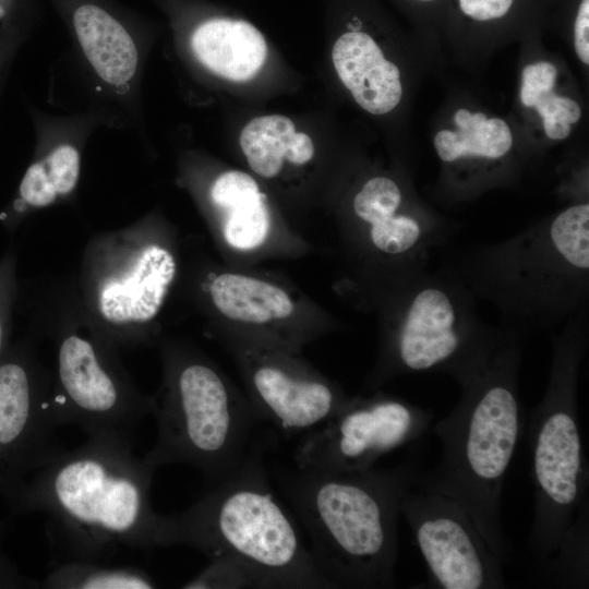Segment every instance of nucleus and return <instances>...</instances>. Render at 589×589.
I'll return each instance as SVG.
<instances>
[{"label": "nucleus", "mask_w": 589, "mask_h": 589, "mask_svg": "<svg viewBox=\"0 0 589 589\" xmlns=\"http://www.w3.org/2000/svg\"><path fill=\"white\" fill-rule=\"evenodd\" d=\"M380 347L365 390L402 375L438 373L460 386L488 360L507 330L485 324L477 300L446 266L426 268L375 306Z\"/></svg>", "instance_id": "6"}, {"label": "nucleus", "mask_w": 589, "mask_h": 589, "mask_svg": "<svg viewBox=\"0 0 589 589\" xmlns=\"http://www.w3.org/2000/svg\"><path fill=\"white\" fill-rule=\"evenodd\" d=\"M228 340L261 421L285 435L317 428L351 398L302 359L299 350L236 336H228Z\"/></svg>", "instance_id": "12"}, {"label": "nucleus", "mask_w": 589, "mask_h": 589, "mask_svg": "<svg viewBox=\"0 0 589 589\" xmlns=\"http://www.w3.org/2000/svg\"><path fill=\"white\" fill-rule=\"evenodd\" d=\"M460 12L477 22H489L506 16L515 0H457Z\"/></svg>", "instance_id": "26"}, {"label": "nucleus", "mask_w": 589, "mask_h": 589, "mask_svg": "<svg viewBox=\"0 0 589 589\" xmlns=\"http://www.w3.org/2000/svg\"><path fill=\"white\" fill-rule=\"evenodd\" d=\"M413 461L350 473H276L330 588H394L398 520L413 486Z\"/></svg>", "instance_id": "4"}, {"label": "nucleus", "mask_w": 589, "mask_h": 589, "mask_svg": "<svg viewBox=\"0 0 589 589\" xmlns=\"http://www.w3.org/2000/svg\"><path fill=\"white\" fill-rule=\"evenodd\" d=\"M557 79L556 68L546 61L528 64L522 70V84L520 91L543 92L552 91Z\"/></svg>", "instance_id": "27"}, {"label": "nucleus", "mask_w": 589, "mask_h": 589, "mask_svg": "<svg viewBox=\"0 0 589 589\" xmlns=\"http://www.w3.org/2000/svg\"><path fill=\"white\" fill-rule=\"evenodd\" d=\"M524 340L506 333L462 385L454 409L433 428L441 443L436 466L413 486L461 503L504 563L510 545L501 524V494L524 426L519 371Z\"/></svg>", "instance_id": "2"}, {"label": "nucleus", "mask_w": 589, "mask_h": 589, "mask_svg": "<svg viewBox=\"0 0 589 589\" xmlns=\"http://www.w3.org/2000/svg\"><path fill=\"white\" fill-rule=\"evenodd\" d=\"M205 292L229 336L272 342L296 350L320 330L304 323L302 300L276 279L238 269L213 273Z\"/></svg>", "instance_id": "15"}, {"label": "nucleus", "mask_w": 589, "mask_h": 589, "mask_svg": "<svg viewBox=\"0 0 589 589\" xmlns=\"http://www.w3.org/2000/svg\"><path fill=\"white\" fill-rule=\"evenodd\" d=\"M155 470L131 440L92 435L40 466L28 500L45 512L47 536L65 561L105 563L120 548L176 545L172 516L151 503Z\"/></svg>", "instance_id": "1"}, {"label": "nucleus", "mask_w": 589, "mask_h": 589, "mask_svg": "<svg viewBox=\"0 0 589 589\" xmlns=\"http://www.w3.org/2000/svg\"><path fill=\"white\" fill-rule=\"evenodd\" d=\"M335 70L361 108L373 115L392 111L400 101V72L386 60L374 39L363 32H348L332 51Z\"/></svg>", "instance_id": "17"}, {"label": "nucleus", "mask_w": 589, "mask_h": 589, "mask_svg": "<svg viewBox=\"0 0 589 589\" xmlns=\"http://www.w3.org/2000/svg\"><path fill=\"white\" fill-rule=\"evenodd\" d=\"M185 589L264 588L260 577L243 563L216 556L195 576L181 586Z\"/></svg>", "instance_id": "25"}, {"label": "nucleus", "mask_w": 589, "mask_h": 589, "mask_svg": "<svg viewBox=\"0 0 589 589\" xmlns=\"http://www.w3.org/2000/svg\"><path fill=\"white\" fill-rule=\"evenodd\" d=\"M445 266L498 312L503 329L522 339L555 329L589 306V204L465 249Z\"/></svg>", "instance_id": "3"}, {"label": "nucleus", "mask_w": 589, "mask_h": 589, "mask_svg": "<svg viewBox=\"0 0 589 589\" xmlns=\"http://www.w3.org/2000/svg\"><path fill=\"white\" fill-rule=\"evenodd\" d=\"M176 545L232 557L264 588H330L289 512L275 495L260 446L187 509L171 515Z\"/></svg>", "instance_id": "5"}, {"label": "nucleus", "mask_w": 589, "mask_h": 589, "mask_svg": "<svg viewBox=\"0 0 589 589\" xmlns=\"http://www.w3.org/2000/svg\"><path fill=\"white\" fill-rule=\"evenodd\" d=\"M1 344H2V328H1V325H0V349H1Z\"/></svg>", "instance_id": "29"}, {"label": "nucleus", "mask_w": 589, "mask_h": 589, "mask_svg": "<svg viewBox=\"0 0 589 589\" xmlns=\"http://www.w3.org/2000/svg\"><path fill=\"white\" fill-rule=\"evenodd\" d=\"M524 106L536 108L543 119L545 134L551 140H564L570 133V124L581 116L580 106L569 97L558 96L552 91H520Z\"/></svg>", "instance_id": "24"}, {"label": "nucleus", "mask_w": 589, "mask_h": 589, "mask_svg": "<svg viewBox=\"0 0 589 589\" xmlns=\"http://www.w3.org/2000/svg\"><path fill=\"white\" fill-rule=\"evenodd\" d=\"M216 235L236 255L253 256L272 251L285 235L278 231L266 194L257 181L240 170H228L209 188Z\"/></svg>", "instance_id": "16"}, {"label": "nucleus", "mask_w": 589, "mask_h": 589, "mask_svg": "<svg viewBox=\"0 0 589 589\" xmlns=\"http://www.w3.org/2000/svg\"><path fill=\"white\" fill-rule=\"evenodd\" d=\"M454 121L457 131L442 130L434 137L436 154L446 164L467 158L497 160L512 148L513 135L502 119L462 108L455 112Z\"/></svg>", "instance_id": "21"}, {"label": "nucleus", "mask_w": 589, "mask_h": 589, "mask_svg": "<svg viewBox=\"0 0 589 589\" xmlns=\"http://www.w3.org/2000/svg\"><path fill=\"white\" fill-rule=\"evenodd\" d=\"M405 197L390 177L365 180L340 231L354 287L374 308L425 271L432 252L456 232L447 221L407 204Z\"/></svg>", "instance_id": "9"}, {"label": "nucleus", "mask_w": 589, "mask_h": 589, "mask_svg": "<svg viewBox=\"0 0 589 589\" xmlns=\"http://www.w3.org/2000/svg\"><path fill=\"white\" fill-rule=\"evenodd\" d=\"M401 515L425 562L431 587H506L503 562L457 500L412 486L404 496Z\"/></svg>", "instance_id": "13"}, {"label": "nucleus", "mask_w": 589, "mask_h": 589, "mask_svg": "<svg viewBox=\"0 0 589 589\" xmlns=\"http://www.w3.org/2000/svg\"><path fill=\"white\" fill-rule=\"evenodd\" d=\"M163 359V382L151 397L156 441L143 458L155 468L193 466L214 485L244 458L261 419L248 396L201 353L168 345Z\"/></svg>", "instance_id": "8"}, {"label": "nucleus", "mask_w": 589, "mask_h": 589, "mask_svg": "<svg viewBox=\"0 0 589 589\" xmlns=\"http://www.w3.org/2000/svg\"><path fill=\"white\" fill-rule=\"evenodd\" d=\"M432 420V411L381 390L351 396L301 438L293 454L296 468L322 473L368 470L384 455L419 440Z\"/></svg>", "instance_id": "10"}, {"label": "nucleus", "mask_w": 589, "mask_h": 589, "mask_svg": "<svg viewBox=\"0 0 589 589\" xmlns=\"http://www.w3.org/2000/svg\"><path fill=\"white\" fill-rule=\"evenodd\" d=\"M178 272L172 248L155 239L115 247L93 286V306L115 340L133 339L159 314Z\"/></svg>", "instance_id": "14"}, {"label": "nucleus", "mask_w": 589, "mask_h": 589, "mask_svg": "<svg viewBox=\"0 0 589 589\" xmlns=\"http://www.w3.org/2000/svg\"><path fill=\"white\" fill-rule=\"evenodd\" d=\"M52 406L61 425L74 424L92 435L128 440L151 412V397L140 393L112 353L76 333L58 346Z\"/></svg>", "instance_id": "11"}, {"label": "nucleus", "mask_w": 589, "mask_h": 589, "mask_svg": "<svg viewBox=\"0 0 589 589\" xmlns=\"http://www.w3.org/2000/svg\"><path fill=\"white\" fill-rule=\"evenodd\" d=\"M240 146L249 167L260 177H277L288 163L304 166L314 157L309 135L298 132L293 122L281 115L256 117L240 134Z\"/></svg>", "instance_id": "20"}, {"label": "nucleus", "mask_w": 589, "mask_h": 589, "mask_svg": "<svg viewBox=\"0 0 589 589\" xmlns=\"http://www.w3.org/2000/svg\"><path fill=\"white\" fill-rule=\"evenodd\" d=\"M190 44L201 64L216 75L236 82L255 76L267 55L266 41L255 26L228 17L201 23Z\"/></svg>", "instance_id": "18"}, {"label": "nucleus", "mask_w": 589, "mask_h": 589, "mask_svg": "<svg viewBox=\"0 0 589 589\" xmlns=\"http://www.w3.org/2000/svg\"><path fill=\"white\" fill-rule=\"evenodd\" d=\"M49 589H152L157 584L137 567L109 566L88 561H64L47 575Z\"/></svg>", "instance_id": "23"}, {"label": "nucleus", "mask_w": 589, "mask_h": 589, "mask_svg": "<svg viewBox=\"0 0 589 589\" xmlns=\"http://www.w3.org/2000/svg\"><path fill=\"white\" fill-rule=\"evenodd\" d=\"M574 44L578 58L589 63V0H580L574 23Z\"/></svg>", "instance_id": "28"}, {"label": "nucleus", "mask_w": 589, "mask_h": 589, "mask_svg": "<svg viewBox=\"0 0 589 589\" xmlns=\"http://www.w3.org/2000/svg\"><path fill=\"white\" fill-rule=\"evenodd\" d=\"M73 24L83 53L96 74L115 87L129 84L137 71L139 53L128 31L94 4L79 7Z\"/></svg>", "instance_id": "19"}, {"label": "nucleus", "mask_w": 589, "mask_h": 589, "mask_svg": "<svg viewBox=\"0 0 589 589\" xmlns=\"http://www.w3.org/2000/svg\"><path fill=\"white\" fill-rule=\"evenodd\" d=\"M589 346V306L551 336V364L541 401L529 416L533 520L529 548L548 564L588 504V465L581 440L577 389Z\"/></svg>", "instance_id": "7"}, {"label": "nucleus", "mask_w": 589, "mask_h": 589, "mask_svg": "<svg viewBox=\"0 0 589 589\" xmlns=\"http://www.w3.org/2000/svg\"><path fill=\"white\" fill-rule=\"evenodd\" d=\"M80 171L79 149L70 144L56 146L27 168L20 184L22 202L32 207L51 205L75 189Z\"/></svg>", "instance_id": "22"}]
</instances>
